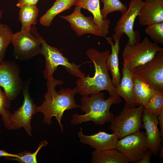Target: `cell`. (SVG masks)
<instances>
[{
  "label": "cell",
  "instance_id": "1",
  "mask_svg": "<svg viewBox=\"0 0 163 163\" xmlns=\"http://www.w3.org/2000/svg\"><path fill=\"white\" fill-rule=\"evenodd\" d=\"M110 53L108 50L102 52L94 48L87 50L86 55L93 63L95 73L93 77L88 74L85 77L78 78L76 81L77 93L82 96H89L105 90L114 99L115 104L121 102L120 97L117 93L116 88L109 75L106 60Z\"/></svg>",
  "mask_w": 163,
  "mask_h": 163
},
{
  "label": "cell",
  "instance_id": "2",
  "mask_svg": "<svg viewBox=\"0 0 163 163\" xmlns=\"http://www.w3.org/2000/svg\"><path fill=\"white\" fill-rule=\"evenodd\" d=\"M63 84V81L54 78L52 81L47 80V91L44 94L45 100L40 106H37V112L43 114L45 124L50 125L52 117H55L62 133L64 128L61 121L64 112L81 107V105L76 104L75 100V95L77 93L76 88L72 89L67 87L59 91L56 90L57 85Z\"/></svg>",
  "mask_w": 163,
  "mask_h": 163
},
{
  "label": "cell",
  "instance_id": "3",
  "mask_svg": "<svg viewBox=\"0 0 163 163\" xmlns=\"http://www.w3.org/2000/svg\"><path fill=\"white\" fill-rule=\"evenodd\" d=\"M89 96H83L81 99V110L84 114L74 113L70 123L73 125L91 121L100 126L110 122L114 117L110 110L112 104H115L114 99L109 97L105 99L104 93L99 92Z\"/></svg>",
  "mask_w": 163,
  "mask_h": 163
},
{
  "label": "cell",
  "instance_id": "4",
  "mask_svg": "<svg viewBox=\"0 0 163 163\" xmlns=\"http://www.w3.org/2000/svg\"><path fill=\"white\" fill-rule=\"evenodd\" d=\"M30 31L38 38L41 43L40 54L43 55L46 59L45 69L43 72L45 79L47 80H53L54 79L53 73L59 65L64 66L69 73L75 77L82 78L86 76L85 74L80 69L82 64L77 65L74 62H70L60 50L46 43L38 33L35 25L31 26Z\"/></svg>",
  "mask_w": 163,
  "mask_h": 163
},
{
  "label": "cell",
  "instance_id": "5",
  "mask_svg": "<svg viewBox=\"0 0 163 163\" xmlns=\"http://www.w3.org/2000/svg\"><path fill=\"white\" fill-rule=\"evenodd\" d=\"M163 52L158 44L152 42L147 37L141 42L131 45L128 42L122 52L123 68L132 71L136 67L152 60L156 54Z\"/></svg>",
  "mask_w": 163,
  "mask_h": 163
},
{
  "label": "cell",
  "instance_id": "6",
  "mask_svg": "<svg viewBox=\"0 0 163 163\" xmlns=\"http://www.w3.org/2000/svg\"><path fill=\"white\" fill-rule=\"evenodd\" d=\"M143 108L125 104L123 110L110 122L109 129L119 139L140 130L143 126L142 119Z\"/></svg>",
  "mask_w": 163,
  "mask_h": 163
},
{
  "label": "cell",
  "instance_id": "7",
  "mask_svg": "<svg viewBox=\"0 0 163 163\" xmlns=\"http://www.w3.org/2000/svg\"><path fill=\"white\" fill-rule=\"evenodd\" d=\"M144 1L142 0H130L129 7L117 22L113 35L114 41H120L123 34H126L128 38V42L133 45L139 42L138 31L133 29L134 22L139 14Z\"/></svg>",
  "mask_w": 163,
  "mask_h": 163
},
{
  "label": "cell",
  "instance_id": "8",
  "mask_svg": "<svg viewBox=\"0 0 163 163\" xmlns=\"http://www.w3.org/2000/svg\"><path fill=\"white\" fill-rule=\"evenodd\" d=\"M131 71L133 76L153 89L163 91V52L156 53L150 61Z\"/></svg>",
  "mask_w": 163,
  "mask_h": 163
},
{
  "label": "cell",
  "instance_id": "9",
  "mask_svg": "<svg viewBox=\"0 0 163 163\" xmlns=\"http://www.w3.org/2000/svg\"><path fill=\"white\" fill-rule=\"evenodd\" d=\"M14 46V58L22 61L28 60L40 54V40L29 31L22 30L13 34L11 40Z\"/></svg>",
  "mask_w": 163,
  "mask_h": 163
},
{
  "label": "cell",
  "instance_id": "10",
  "mask_svg": "<svg viewBox=\"0 0 163 163\" xmlns=\"http://www.w3.org/2000/svg\"><path fill=\"white\" fill-rule=\"evenodd\" d=\"M30 81H26L22 88L24 99L22 105L12 114L10 123L12 130L23 127L30 136H32L31 120L37 112V106L30 97L29 86Z\"/></svg>",
  "mask_w": 163,
  "mask_h": 163
},
{
  "label": "cell",
  "instance_id": "11",
  "mask_svg": "<svg viewBox=\"0 0 163 163\" xmlns=\"http://www.w3.org/2000/svg\"><path fill=\"white\" fill-rule=\"evenodd\" d=\"M116 149L129 162L136 163L149 150L145 132L139 130L120 138Z\"/></svg>",
  "mask_w": 163,
  "mask_h": 163
},
{
  "label": "cell",
  "instance_id": "12",
  "mask_svg": "<svg viewBox=\"0 0 163 163\" xmlns=\"http://www.w3.org/2000/svg\"><path fill=\"white\" fill-rule=\"evenodd\" d=\"M18 65L12 61H3L0 65V86L11 100L16 99L23 87Z\"/></svg>",
  "mask_w": 163,
  "mask_h": 163
},
{
  "label": "cell",
  "instance_id": "13",
  "mask_svg": "<svg viewBox=\"0 0 163 163\" xmlns=\"http://www.w3.org/2000/svg\"><path fill=\"white\" fill-rule=\"evenodd\" d=\"M82 8L80 6L76 5L71 14L60 17L69 22L71 28L78 36L90 34L104 37L95 24L93 17L85 16L81 12Z\"/></svg>",
  "mask_w": 163,
  "mask_h": 163
},
{
  "label": "cell",
  "instance_id": "14",
  "mask_svg": "<svg viewBox=\"0 0 163 163\" xmlns=\"http://www.w3.org/2000/svg\"><path fill=\"white\" fill-rule=\"evenodd\" d=\"M143 126L146 130L147 141L149 149L152 154H158L162 147V138L158 127V116L150 110L143 108L142 117Z\"/></svg>",
  "mask_w": 163,
  "mask_h": 163
},
{
  "label": "cell",
  "instance_id": "15",
  "mask_svg": "<svg viewBox=\"0 0 163 163\" xmlns=\"http://www.w3.org/2000/svg\"><path fill=\"white\" fill-rule=\"evenodd\" d=\"M78 135L80 142L98 151L116 149L119 139L114 133L110 134L104 131H100L90 135H85L83 133L81 127L80 131L78 132Z\"/></svg>",
  "mask_w": 163,
  "mask_h": 163
},
{
  "label": "cell",
  "instance_id": "16",
  "mask_svg": "<svg viewBox=\"0 0 163 163\" xmlns=\"http://www.w3.org/2000/svg\"><path fill=\"white\" fill-rule=\"evenodd\" d=\"M138 16L142 26L163 22V0H145Z\"/></svg>",
  "mask_w": 163,
  "mask_h": 163
},
{
  "label": "cell",
  "instance_id": "17",
  "mask_svg": "<svg viewBox=\"0 0 163 163\" xmlns=\"http://www.w3.org/2000/svg\"><path fill=\"white\" fill-rule=\"evenodd\" d=\"M76 5L80 6L92 13L95 24L104 37L109 34L110 22L109 19H104L102 17L100 0H77Z\"/></svg>",
  "mask_w": 163,
  "mask_h": 163
},
{
  "label": "cell",
  "instance_id": "18",
  "mask_svg": "<svg viewBox=\"0 0 163 163\" xmlns=\"http://www.w3.org/2000/svg\"><path fill=\"white\" fill-rule=\"evenodd\" d=\"M122 77L116 91L120 97L125 100V104L136 107L137 103L134 94L133 76L131 71L126 68H123Z\"/></svg>",
  "mask_w": 163,
  "mask_h": 163
},
{
  "label": "cell",
  "instance_id": "19",
  "mask_svg": "<svg viewBox=\"0 0 163 163\" xmlns=\"http://www.w3.org/2000/svg\"><path fill=\"white\" fill-rule=\"evenodd\" d=\"M105 37L108 43L110 44L112 50L111 53L107 59L106 63L108 70H110L111 73L112 82L117 87L120 84L121 80L118 59V54L120 49V41L115 40V43H114L111 37Z\"/></svg>",
  "mask_w": 163,
  "mask_h": 163
},
{
  "label": "cell",
  "instance_id": "20",
  "mask_svg": "<svg viewBox=\"0 0 163 163\" xmlns=\"http://www.w3.org/2000/svg\"><path fill=\"white\" fill-rule=\"evenodd\" d=\"M92 163H128L126 157L116 149L103 151L94 150L92 152Z\"/></svg>",
  "mask_w": 163,
  "mask_h": 163
},
{
  "label": "cell",
  "instance_id": "21",
  "mask_svg": "<svg viewBox=\"0 0 163 163\" xmlns=\"http://www.w3.org/2000/svg\"><path fill=\"white\" fill-rule=\"evenodd\" d=\"M77 0H56L52 6L40 18L41 25L50 26L55 16L61 12L76 5Z\"/></svg>",
  "mask_w": 163,
  "mask_h": 163
},
{
  "label": "cell",
  "instance_id": "22",
  "mask_svg": "<svg viewBox=\"0 0 163 163\" xmlns=\"http://www.w3.org/2000/svg\"><path fill=\"white\" fill-rule=\"evenodd\" d=\"M135 97L138 105L144 107L155 90L139 79L133 76Z\"/></svg>",
  "mask_w": 163,
  "mask_h": 163
},
{
  "label": "cell",
  "instance_id": "23",
  "mask_svg": "<svg viewBox=\"0 0 163 163\" xmlns=\"http://www.w3.org/2000/svg\"><path fill=\"white\" fill-rule=\"evenodd\" d=\"M19 19L22 24L21 30L30 31L37 23L39 10L36 5H27L20 8Z\"/></svg>",
  "mask_w": 163,
  "mask_h": 163
},
{
  "label": "cell",
  "instance_id": "24",
  "mask_svg": "<svg viewBox=\"0 0 163 163\" xmlns=\"http://www.w3.org/2000/svg\"><path fill=\"white\" fill-rule=\"evenodd\" d=\"M11 101L0 88V114L5 127L9 130H12L10 123L12 114L8 110L10 107Z\"/></svg>",
  "mask_w": 163,
  "mask_h": 163
},
{
  "label": "cell",
  "instance_id": "25",
  "mask_svg": "<svg viewBox=\"0 0 163 163\" xmlns=\"http://www.w3.org/2000/svg\"><path fill=\"white\" fill-rule=\"evenodd\" d=\"M13 34L8 25L0 23V64L3 62L6 49L11 43Z\"/></svg>",
  "mask_w": 163,
  "mask_h": 163
},
{
  "label": "cell",
  "instance_id": "26",
  "mask_svg": "<svg viewBox=\"0 0 163 163\" xmlns=\"http://www.w3.org/2000/svg\"><path fill=\"white\" fill-rule=\"evenodd\" d=\"M48 143L46 141L44 140L40 142L38 148L34 152L25 150L17 154L18 157H8L5 158L16 161L21 163H37V157L39 151L43 146H46Z\"/></svg>",
  "mask_w": 163,
  "mask_h": 163
},
{
  "label": "cell",
  "instance_id": "27",
  "mask_svg": "<svg viewBox=\"0 0 163 163\" xmlns=\"http://www.w3.org/2000/svg\"><path fill=\"white\" fill-rule=\"evenodd\" d=\"M103 3V8L101 9V15L104 19H106L107 15L115 11H120L122 14L127 10V6L120 0H101Z\"/></svg>",
  "mask_w": 163,
  "mask_h": 163
},
{
  "label": "cell",
  "instance_id": "28",
  "mask_svg": "<svg viewBox=\"0 0 163 163\" xmlns=\"http://www.w3.org/2000/svg\"><path fill=\"white\" fill-rule=\"evenodd\" d=\"M145 31L154 42L163 44V22L149 24Z\"/></svg>",
  "mask_w": 163,
  "mask_h": 163
},
{
  "label": "cell",
  "instance_id": "29",
  "mask_svg": "<svg viewBox=\"0 0 163 163\" xmlns=\"http://www.w3.org/2000/svg\"><path fill=\"white\" fill-rule=\"evenodd\" d=\"M144 108L150 110L158 116L163 110V91H156Z\"/></svg>",
  "mask_w": 163,
  "mask_h": 163
},
{
  "label": "cell",
  "instance_id": "30",
  "mask_svg": "<svg viewBox=\"0 0 163 163\" xmlns=\"http://www.w3.org/2000/svg\"><path fill=\"white\" fill-rule=\"evenodd\" d=\"M39 0H18L17 6L20 8L27 5H36Z\"/></svg>",
  "mask_w": 163,
  "mask_h": 163
},
{
  "label": "cell",
  "instance_id": "31",
  "mask_svg": "<svg viewBox=\"0 0 163 163\" xmlns=\"http://www.w3.org/2000/svg\"><path fill=\"white\" fill-rule=\"evenodd\" d=\"M152 154V152L149 149L136 163H150Z\"/></svg>",
  "mask_w": 163,
  "mask_h": 163
},
{
  "label": "cell",
  "instance_id": "32",
  "mask_svg": "<svg viewBox=\"0 0 163 163\" xmlns=\"http://www.w3.org/2000/svg\"><path fill=\"white\" fill-rule=\"evenodd\" d=\"M158 124L160 127V132L161 137L163 138V110H162L158 116Z\"/></svg>",
  "mask_w": 163,
  "mask_h": 163
},
{
  "label": "cell",
  "instance_id": "33",
  "mask_svg": "<svg viewBox=\"0 0 163 163\" xmlns=\"http://www.w3.org/2000/svg\"><path fill=\"white\" fill-rule=\"evenodd\" d=\"M17 154H13L9 153L7 152L0 150V157H4L5 158L8 157H18Z\"/></svg>",
  "mask_w": 163,
  "mask_h": 163
},
{
  "label": "cell",
  "instance_id": "34",
  "mask_svg": "<svg viewBox=\"0 0 163 163\" xmlns=\"http://www.w3.org/2000/svg\"><path fill=\"white\" fill-rule=\"evenodd\" d=\"M160 158H163V147L161 148L159 151L158 153Z\"/></svg>",
  "mask_w": 163,
  "mask_h": 163
},
{
  "label": "cell",
  "instance_id": "35",
  "mask_svg": "<svg viewBox=\"0 0 163 163\" xmlns=\"http://www.w3.org/2000/svg\"><path fill=\"white\" fill-rule=\"evenodd\" d=\"M2 12L0 10V20L2 18Z\"/></svg>",
  "mask_w": 163,
  "mask_h": 163
},
{
  "label": "cell",
  "instance_id": "36",
  "mask_svg": "<svg viewBox=\"0 0 163 163\" xmlns=\"http://www.w3.org/2000/svg\"></svg>",
  "mask_w": 163,
  "mask_h": 163
}]
</instances>
